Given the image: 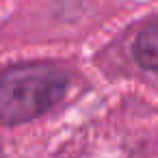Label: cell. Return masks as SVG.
<instances>
[{
    "label": "cell",
    "mask_w": 158,
    "mask_h": 158,
    "mask_svg": "<svg viewBox=\"0 0 158 158\" xmlns=\"http://www.w3.org/2000/svg\"><path fill=\"white\" fill-rule=\"evenodd\" d=\"M67 74L50 63L15 65L0 74V126H18L50 110L67 91Z\"/></svg>",
    "instance_id": "cell-1"
},
{
    "label": "cell",
    "mask_w": 158,
    "mask_h": 158,
    "mask_svg": "<svg viewBox=\"0 0 158 158\" xmlns=\"http://www.w3.org/2000/svg\"><path fill=\"white\" fill-rule=\"evenodd\" d=\"M134 59L141 67L158 74V22L139 33L134 41Z\"/></svg>",
    "instance_id": "cell-2"
}]
</instances>
